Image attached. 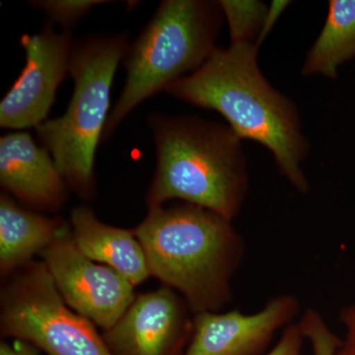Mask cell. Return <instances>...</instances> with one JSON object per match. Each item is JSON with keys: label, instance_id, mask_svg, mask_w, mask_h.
I'll list each match as a JSON object with an SVG mask.
<instances>
[{"label": "cell", "instance_id": "obj_1", "mask_svg": "<svg viewBox=\"0 0 355 355\" xmlns=\"http://www.w3.org/2000/svg\"><path fill=\"white\" fill-rule=\"evenodd\" d=\"M258 53L254 43L216 48L200 69L164 92L220 114L240 139L268 148L282 176L299 193H307L310 184L302 164L311 146L301 130L297 105L268 83Z\"/></svg>", "mask_w": 355, "mask_h": 355}, {"label": "cell", "instance_id": "obj_2", "mask_svg": "<svg viewBox=\"0 0 355 355\" xmlns=\"http://www.w3.org/2000/svg\"><path fill=\"white\" fill-rule=\"evenodd\" d=\"M151 277L178 292L193 314L220 312L232 301V279L246 244L233 221L180 202L148 209L135 229Z\"/></svg>", "mask_w": 355, "mask_h": 355}, {"label": "cell", "instance_id": "obj_3", "mask_svg": "<svg viewBox=\"0 0 355 355\" xmlns=\"http://www.w3.org/2000/svg\"><path fill=\"white\" fill-rule=\"evenodd\" d=\"M156 167L148 209L169 200L191 203L233 221L249 189L242 139L225 123L197 116L151 114Z\"/></svg>", "mask_w": 355, "mask_h": 355}, {"label": "cell", "instance_id": "obj_4", "mask_svg": "<svg viewBox=\"0 0 355 355\" xmlns=\"http://www.w3.org/2000/svg\"><path fill=\"white\" fill-rule=\"evenodd\" d=\"M128 46L127 33L74 41L69 65L74 89L67 111L35 128L70 190L83 200L96 196V150L110 116L114 73Z\"/></svg>", "mask_w": 355, "mask_h": 355}, {"label": "cell", "instance_id": "obj_5", "mask_svg": "<svg viewBox=\"0 0 355 355\" xmlns=\"http://www.w3.org/2000/svg\"><path fill=\"white\" fill-rule=\"evenodd\" d=\"M222 22L219 1L161 2L123 57L127 80L110 113L102 139L111 137L142 102L200 69L216 50Z\"/></svg>", "mask_w": 355, "mask_h": 355}, {"label": "cell", "instance_id": "obj_6", "mask_svg": "<svg viewBox=\"0 0 355 355\" xmlns=\"http://www.w3.org/2000/svg\"><path fill=\"white\" fill-rule=\"evenodd\" d=\"M0 335L32 343L46 355H113L95 324L65 304L43 261L4 280Z\"/></svg>", "mask_w": 355, "mask_h": 355}, {"label": "cell", "instance_id": "obj_7", "mask_svg": "<svg viewBox=\"0 0 355 355\" xmlns=\"http://www.w3.org/2000/svg\"><path fill=\"white\" fill-rule=\"evenodd\" d=\"M40 256L65 304L103 331L121 319L135 297L127 277L79 250L70 223Z\"/></svg>", "mask_w": 355, "mask_h": 355}, {"label": "cell", "instance_id": "obj_8", "mask_svg": "<svg viewBox=\"0 0 355 355\" xmlns=\"http://www.w3.org/2000/svg\"><path fill=\"white\" fill-rule=\"evenodd\" d=\"M73 43L71 32H57L50 22L37 34L23 35L26 64L0 103L1 128L24 130L46 121L58 88L69 74Z\"/></svg>", "mask_w": 355, "mask_h": 355}, {"label": "cell", "instance_id": "obj_9", "mask_svg": "<svg viewBox=\"0 0 355 355\" xmlns=\"http://www.w3.org/2000/svg\"><path fill=\"white\" fill-rule=\"evenodd\" d=\"M193 314L170 287L137 294L103 338L113 355H183L193 334Z\"/></svg>", "mask_w": 355, "mask_h": 355}, {"label": "cell", "instance_id": "obj_10", "mask_svg": "<svg viewBox=\"0 0 355 355\" xmlns=\"http://www.w3.org/2000/svg\"><path fill=\"white\" fill-rule=\"evenodd\" d=\"M300 311L298 297L282 293L252 314L236 309L198 313L183 355L266 354L275 335L295 323Z\"/></svg>", "mask_w": 355, "mask_h": 355}, {"label": "cell", "instance_id": "obj_11", "mask_svg": "<svg viewBox=\"0 0 355 355\" xmlns=\"http://www.w3.org/2000/svg\"><path fill=\"white\" fill-rule=\"evenodd\" d=\"M0 184L27 207L57 212L69 200V186L50 153L25 130L0 139Z\"/></svg>", "mask_w": 355, "mask_h": 355}, {"label": "cell", "instance_id": "obj_12", "mask_svg": "<svg viewBox=\"0 0 355 355\" xmlns=\"http://www.w3.org/2000/svg\"><path fill=\"white\" fill-rule=\"evenodd\" d=\"M69 223L74 242L90 260L114 268L135 286L151 277L133 229L104 223L87 205L72 209Z\"/></svg>", "mask_w": 355, "mask_h": 355}, {"label": "cell", "instance_id": "obj_13", "mask_svg": "<svg viewBox=\"0 0 355 355\" xmlns=\"http://www.w3.org/2000/svg\"><path fill=\"white\" fill-rule=\"evenodd\" d=\"M69 222L46 216L18 205L8 193L0 196V277H10L34 261L58 237Z\"/></svg>", "mask_w": 355, "mask_h": 355}, {"label": "cell", "instance_id": "obj_14", "mask_svg": "<svg viewBox=\"0 0 355 355\" xmlns=\"http://www.w3.org/2000/svg\"><path fill=\"white\" fill-rule=\"evenodd\" d=\"M355 58V0H331L328 16L306 55L303 76L336 79L340 65Z\"/></svg>", "mask_w": 355, "mask_h": 355}, {"label": "cell", "instance_id": "obj_15", "mask_svg": "<svg viewBox=\"0 0 355 355\" xmlns=\"http://www.w3.org/2000/svg\"><path fill=\"white\" fill-rule=\"evenodd\" d=\"M231 43H257L268 16V6L257 0H221Z\"/></svg>", "mask_w": 355, "mask_h": 355}, {"label": "cell", "instance_id": "obj_16", "mask_svg": "<svg viewBox=\"0 0 355 355\" xmlns=\"http://www.w3.org/2000/svg\"><path fill=\"white\" fill-rule=\"evenodd\" d=\"M105 0H37L30 6L44 11L51 24H58L62 31L71 32L94 7L108 3Z\"/></svg>", "mask_w": 355, "mask_h": 355}, {"label": "cell", "instance_id": "obj_17", "mask_svg": "<svg viewBox=\"0 0 355 355\" xmlns=\"http://www.w3.org/2000/svg\"><path fill=\"white\" fill-rule=\"evenodd\" d=\"M297 324L305 340L309 343L312 355H335L342 338L331 331L323 315L307 308L301 315Z\"/></svg>", "mask_w": 355, "mask_h": 355}, {"label": "cell", "instance_id": "obj_18", "mask_svg": "<svg viewBox=\"0 0 355 355\" xmlns=\"http://www.w3.org/2000/svg\"><path fill=\"white\" fill-rule=\"evenodd\" d=\"M304 342V336L297 322H295L282 331V336L275 347L263 355H302Z\"/></svg>", "mask_w": 355, "mask_h": 355}, {"label": "cell", "instance_id": "obj_19", "mask_svg": "<svg viewBox=\"0 0 355 355\" xmlns=\"http://www.w3.org/2000/svg\"><path fill=\"white\" fill-rule=\"evenodd\" d=\"M338 321L345 329V336L335 355H355V302L343 306Z\"/></svg>", "mask_w": 355, "mask_h": 355}, {"label": "cell", "instance_id": "obj_20", "mask_svg": "<svg viewBox=\"0 0 355 355\" xmlns=\"http://www.w3.org/2000/svg\"><path fill=\"white\" fill-rule=\"evenodd\" d=\"M289 3H291L289 1H272V4L268 6V12L265 25H263V30H261L260 37L257 40L256 44L259 48H260L261 43L265 41L266 37L272 31L273 26L275 25L279 16L284 12V9L289 6Z\"/></svg>", "mask_w": 355, "mask_h": 355}, {"label": "cell", "instance_id": "obj_21", "mask_svg": "<svg viewBox=\"0 0 355 355\" xmlns=\"http://www.w3.org/2000/svg\"><path fill=\"white\" fill-rule=\"evenodd\" d=\"M12 347L15 355H39L41 352L32 343L24 342V340H14Z\"/></svg>", "mask_w": 355, "mask_h": 355}, {"label": "cell", "instance_id": "obj_22", "mask_svg": "<svg viewBox=\"0 0 355 355\" xmlns=\"http://www.w3.org/2000/svg\"><path fill=\"white\" fill-rule=\"evenodd\" d=\"M0 355H15L12 345H8L6 342L0 343Z\"/></svg>", "mask_w": 355, "mask_h": 355}]
</instances>
